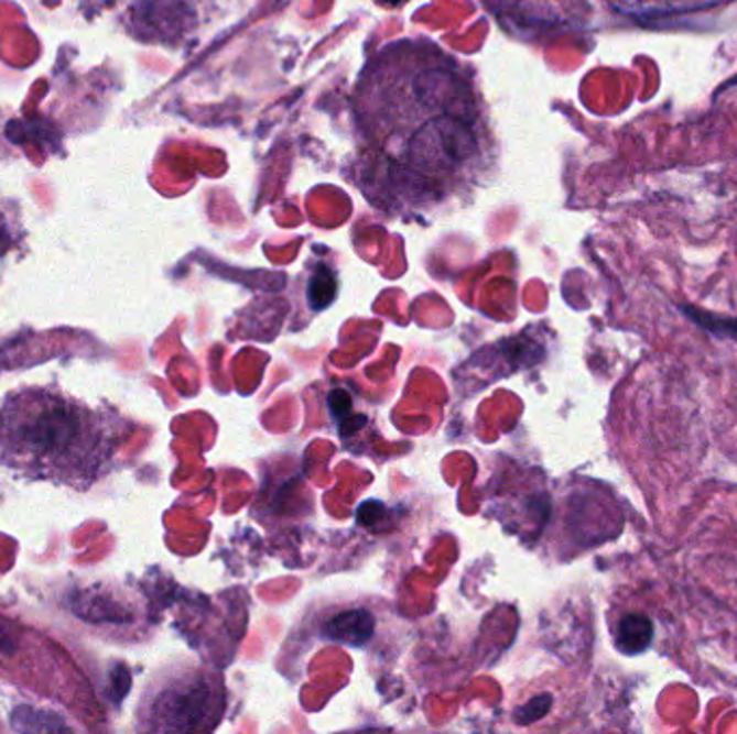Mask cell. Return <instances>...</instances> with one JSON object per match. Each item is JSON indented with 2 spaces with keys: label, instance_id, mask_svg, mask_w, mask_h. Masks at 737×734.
Segmentation results:
<instances>
[{
  "label": "cell",
  "instance_id": "5b68a950",
  "mask_svg": "<svg viewBox=\"0 0 737 734\" xmlns=\"http://www.w3.org/2000/svg\"><path fill=\"white\" fill-rule=\"evenodd\" d=\"M653 637V629H651V623L640 616V614H626L621 621H619V629H617V646L628 653V655H635V653H640L649 646Z\"/></svg>",
  "mask_w": 737,
  "mask_h": 734
},
{
  "label": "cell",
  "instance_id": "8992f818",
  "mask_svg": "<svg viewBox=\"0 0 737 734\" xmlns=\"http://www.w3.org/2000/svg\"><path fill=\"white\" fill-rule=\"evenodd\" d=\"M686 315L692 317L698 326L716 332V335H731V337H737V319H725V317H714L709 313H698L694 308H684Z\"/></svg>",
  "mask_w": 737,
  "mask_h": 734
},
{
  "label": "cell",
  "instance_id": "6da1fadb",
  "mask_svg": "<svg viewBox=\"0 0 737 734\" xmlns=\"http://www.w3.org/2000/svg\"><path fill=\"white\" fill-rule=\"evenodd\" d=\"M351 103L354 182L378 209H434L490 175L496 147L473 74L430 40L376 52Z\"/></svg>",
  "mask_w": 737,
  "mask_h": 734
},
{
  "label": "cell",
  "instance_id": "3957f363",
  "mask_svg": "<svg viewBox=\"0 0 737 734\" xmlns=\"http://www.w3.org/2000/svg\"><path fill=\"white\" fill-rule=\"evenodd\" d=\"M223 677L191 666L162 675L143 695V728L164 733H197L218 726L225 713Z\"/></svg>",
  "mask_w": 737,
  "mask_h": 734
},
{
  "label": "cell",
  "instance_id": "7a4b0ae2",
  "mask_svg": "<svg viewBox=\"0 0 737 734\" xmlns=\"http://www.w3.org/2000/svg\"><path fill=\"white\" fill-rule=\"evenodd\" d=\"M128 423L58 388L11 392L0 403V465L11 472L87 491L104 476Z\"/></svg>",
  "mask_w": 737,
  "mask_h": 734
},
{
  "label": "cell",
  "instance_id": "277c9868",
  "mask_svg": "<svg viewBox=\"0 0 737 734\" xmlns=\"http://www.w3.org/2000/svg\"><path fill=\"white\" fill-rule=\"evenodd\" d=\"M324 632L330 639L360 646L373 632V618L367 612H342L333 621H328Z\"/></svg>",
  "mask_w": 737,
  "mask_h": 734
}]
</instances>
